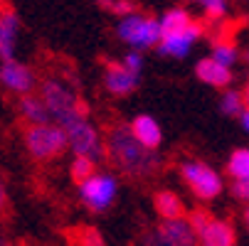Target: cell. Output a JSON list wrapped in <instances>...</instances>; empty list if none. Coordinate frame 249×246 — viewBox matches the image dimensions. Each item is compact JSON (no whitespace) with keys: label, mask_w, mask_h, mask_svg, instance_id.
Returning <instances> with one entry per match:
<instances>
[{"label":"cell","mask_w":249,"mask_h":246,"mask_svg":"<svg viewBox=\"0 0 249 246\" xmlns=\"http://www.w3.org/2000/svg\"><path fill=\"white\" fill-rule=\"evenodd\" d=\"M244 62H249V47L244 49Z\"/></svg>","instance_id":"cell-33"},{"label":"cell","mask_w":249,"mask_h":246,"mask_svg":"<svg viewBox=\"0 0 249 246\" xmlns=\"http://www.w3.org/2000/svg\"><path fill=\"white\" fill-rule=\"evenodd\" d=\"M200 239L188 219H160L146 231L143 246H197Z\"/></svg>","instance_id":"cell-8"},{"label":"cell","mask_w":249,"mask_h":246,"mask_svg":"<svg viewBox=\"0 0 249 246\" xmlns=\"http://www.w3.org/2000/svg\"><path fill=\"white\" fill-rule=\"evenodd\" d=\"M106 155L116 165L119 172L128 178H148L160 167V158L156 150H148L133 135L131 126H111L106 133Z\"/></svg>","instance_id":"cell-1"},{"label":"cell","mask_w":249,"mask_h":246,"mask_svg":"<svg viewBox=\"0 0 249 246\" xmlns=\"http://www.w3.org/2000/svg\"><path fill=\"white\" fill-rule=\"evenodd\" d=\"M40 96L47 103L52 123H57L62 128L77 118H82V116H87V109H84V101L77 91V84L67 82V79H59V77L45 79L40 84Z\"/></svg>","instance_id":"cell-2"},{"label":"cell","mask_w":249,"mask_h":246,"mask_svg":"<svg viewBox=\"0 0 249 246\" xmlns=\"http://www.w3.org/2000/svg\"><path fill=\"white\" fill-rule=\"evenodd\" d=\"M242 126H244V131L249 133V109H247V111L242 114Z\"/></svg>","instance_id":"cell-29"},{"label":"cell","mask_w":249,"mask_h":246,"mask_svg":"<svg viewBox=\"0 0 249 246\" xmlns=\"http://www.w3.org/2000/svg\"><path fill=\"white\" fill-rule=\"evenodd\" d=\"M116 34L119 40L128 47V49H151L158 47L163 40V27H160V17H153L148 13H133L128 17H121L116 25Z\"/></svg>","instance_id":"cell-3"},{"label":"cell","mask_w":249,"mask_h":246,"mask_svg":"<svg viewBox=\"0 0 249 246\" xmlns=\"http://www.w3.org/2000/svg\"><path fill=\"white\" fill-rule=\"evenodd\" d=\"M119 195V180L111 172H94L89 180L79 185V202L94 214L106 212Z\"/></svg>","instance_id":"cell-6"},{"label":"cell","mask_w":249,"mask_h":246,"mask_svg":"<svg viewBox=\"0 0 249 246\" xmlns=\"http://www.w3.org/2000/svg\"><path fill=\"white\" fill-rule=\"evenodd\" d=\"M247 3H249V0H247Z\"/></svg>","instance_id":"cell-35"},{"label":"cell","mask_w":249,"mask_h":246,"mask_svg":"<svg viewBox=\"0 0 249 246\" xmlns=\"http://www.w3.org/2000/svg\"><path fill=\"white\" fill-rule=\"evenodd\" d=\"M64 133L69 138V150L79 158H89L94 163L104 160L106 155V138L99 133V128L89 121V116H82L64 126Z\"/></svg>","instance_id":"cell-5"},{"label":"cell","mask_w":249,"mask_h":246,"mask_svg":"<svg viewBox=\"0 0 249 246\" xmlns=\"http://www.w3.org/2000/svg\"><path fill=\"white\" fill-rule=\"evenodd\" d=\"M185 3H193V5L202 8L207 20H212V22H217L227 15V0H185Z\"/></svg>","instance_id":"cell-24"},{"label":"cell","mask_w":249,"mask_h":246,"mask_svg":"<svg viewBox=\"0 0 249 246\" xmlns=\"http://www.w3.org/2000/svg\"><path fill=\"white\" fill-rule=\"evenodd\" d=\"M5 202H8V187H5V180L0 178V209L5 207Z\"/></svg>","instance_id":"cell-28"},{"label":"cell","mask_w":249,"mask_h":246,"mask_svg":"<svg viewBox=\"0 0 249 246\" xmlns=\"http://www.w3.org/2000/svg\"><path fill=\"white\" fill-rule=\"evenodd\" d=\"M244 224H247V231H249V207L244 209Z\"/></svg>","instance_id":"cell-31"},{"label":"cell","mask_w":249,"mask_h":246,"mask_svg":"<svg viewBox=\"0 0 249 246\" xmlns=\"http://www.w3.org/2000/svg\"><path fill=\"white\" fill-rule=\"evenodd\" d=\"M35 72L20 59H3L0 62V86L13 91V94H20V96H27L35 91Z\"/></svg>","instance_id":"cell-9"},{"label":"cell","mask_w":249,"mask_h":246,"mask_svg":"<svg viewBox=\"0 0 249 246\" xmlns=\"http://www.w3.org/2000/svg\"><path fill=\"white\" fill-rule=\"evenodd\" d=\"M0 3H5V0H0Z\"/></svg>","instance_id":"cell-34"},{"label":"cell","mask_w":249,"mask_h":246,"mask_svg":"<svg viewBox=\"0 0 249 246\" xmlns=\"http://www.w3.org/2000/svg\"><path fill=\"white\" fill-rule=\"evenodd\" d=\"M195 77L207 84V86H215V89H227L230 82H232V69L220 64L217 59L212 57H202L197 64H195Z\"/></svg>","instance_id":"cell-12"},{"label":"cell","mask_w":249,"mask_h":246,"mask_svg":"<svg viewBox=\"0 0 249 246\" xmlns=\"http://www.w3.org/2000/svg\"><path fill=\"white\" fill-rule=\"evenodd\" d=\"M94 172H96V163L89 160V158H79V155H74L72 165H69V175H72V180H74L77 185H82L84 180H89Z\"/></svg>","instance_id":"cell-23"},{"label":"cell","mask_w":249,"mask_h":246,"mask_svg":"<svg viewBox=\"0 0 249 246\" xmlns=\"http://www.w3.org/2000/svg\"><path fill=\"white\" fill-rule=\"evenodd\" d=\"M25 148H27V153H30L35 160L47 163V160L59 158V155L69 148V138H67L64 128L57 126V123L30 126V128L25 131Z\"/></svg>","instance_id":"cell-4"},{"label":"cell","mask_w":249,"mask_h":246,"mask_svg":"<svg viewBox=\"0 0 249 246\" xmlns=\"http://www.w3.org/2000/svg\"><path fill=\"white\" fill-rule=\"evenodd\" d=\"M232 195L242 202H249V180H234L232 182Z\"/></svg>","instance_id":"cell-27"},{"label":"cell","mask_w":249,"mask_h":246,"mask_svg":"<svg viewBox=\"0 0 249 246\" xmlns=\"http://www.w3.org/2000/svg\"><path fill=\"white\" fill-rule=\"evenodd\" d=\"M20 116H22L30 126H45V123H52V116H50V111H47V103L42 101L40 94L20 96Z\"/></svg>","instance_id":"cell-16"},{"label":"cell","mask_w":249,"mask_h":246,"mask_svg":"<svg viewBox=\"0 0 249 246\" xmlns=\"http://www.w3.org/2000/svg\"><path fill=\"white\" fill-rule=\"evenodd\" d=\"M20 34V17L13 10H0V59H13Z\"/></svg>","instance_id":"cell-13"},{"label":"cell","mask_w":249,"mask_h":246,"mask_svg":"<svg viewBox=\"0 0 249 246\" xmlns=\"http://www.w3.org/2000/svg\"><path fill=\"white\" fill-rule=\"evenodd\" d=\"M193 22H195V20H193V15H190L185 8H170V10H165V13L160 15L163 34L178 32V30H185V27H190Z\"/></svg>","instance_id":"cell-18"},{"label":"cell","mask_w":249,"mask_h":246,"mask_svg":"<svg viewBox=\"0 0 249 246\" xmlns=\"http://www.w3.org/2000/svg\"><path fill=\"white\" fill-rule=\"evenodd\" d=\"M220 111L230 118H242V114L247 111V103H244V96L242 91H234V89H227L222 96H220Z\"/></svg>","instance_id":"cell-20"},{"label":"cell","mask_w":249,"mask_h":246,"mask_svg":"<svg viewBox=\"0 0 249 246\" xmlns=\"http://www.w3.org/2000/svg\"><path fill=\"white\" fill-rule=\"evenodd\" d=\"M205 34V30H202V25L200 22H193L190 27H185V30H178V32H168V34H163V40H160V45L156 47L160 54H165V57H173V59H183V57H188L190 54V49L197 45V40Z\"/></svg>","instance_id":"cell-10"},{"label":"cell","mask_w":249,"mask_h":246,"mask_svg":"<svg viewBox=\"0 0 249 246\" xmlns=\"http://www.w3.org/2000/svg\"><path fill=\"white\" fill-rule=\"evenodd\" d=\"M210 57H212V59H217L220 64H225V66H230V69H232V64L239 59V49H237L230 40H217L215 45H212Z\"/></svg>","instance_id":"cell-22"},{"label":"cell","mask_w":249,"mask_h":246,"mask_svg":"<svg viewBox=\"0 0 249 246\" xmlns=\"http://www.w3.org/2000/svg\"><path fill=\"white\" fill-rule=\"evenodd\" d=\"M200 246H234V227L225 219H215L212 217L207 222V227L197 234Z\"/></svg>","instance_id":"cell-15"},{"label":"cell","mask_w":249,"mask_h":246,"mask_svg":"<svg viewBox=\"0 0 249 246\" xmlns=\"http://www.w3.org/2000/svg\"><path fill=\"white\" fill-rule=\"evenodd\" d=\"M0 246H13L10 241H5V236H3V231H0Z\"/></svg>","instance_id":"cell-32"},{"label":"cell","mask_w":249,"mask_h":246,"mask_svg":"<svg viewBox=\"0 0 249 246\" xmlns=\"http://www.w3.org/2000/svg\"><path fill=\"white\" fill-rule=\"evenodd\" d=\"M242 96H244V103H247V109H249V79H247V84H244V91H242Z\"/></svg>","instance_id":"cell-30"},{"label":"cell","mask_w":249,"mask_h":246,"mask_svg":"<svg viewBox=\"0 0 249 246\" xmlns=\"http://www.w3.org/2000/svg\"><path fill=\"white\" fill-rule=\"evenodd\" d=\"M153 207H156V214L160 219H185V204L183 199L178 197L170 190H160L153 197Z\"/></svg>","instance_id":"cell-17"},{"label":"cell","mask_w":249,"mask_h":246,"mask_svg":"<svg viewBox=\"0 0 249 246\" xmlns=\"http://www.w3.org/2000/svg\"><path fill=\"white\" fill-rule=\"evenodd\" d=\"M180 178L185 180V185L193 190V195L197 199H215L222 195V178L215 167H210L207 163L200 160H188L180 165Z\"/></svg>","instance_id":"cell-7"},{"label":"cell","mask_w":249,"mask_h":246,"mask_svg":"<svg viewBox=\"0 0 249 246\" xmlns=\"http://www.w3.org/2000/svg\"><path fill=\"white\" fill-rule=\"evenodd\" d=\"M69 241H72V246H106L101 231L94 229V227H79V229H74L72 234H69Z\"/></svg>","instance_id":"cell-21"},{"label":"cell","mask_w":249,"mask_h":246,"mask_svg":"<svg viewBox=\"0 0 249 246\" xmlns=\"http://www.w3.org/2000/svg\"><path fill=\"white\" fill-rule=\"evenodd\" d=\"M131 131H133V135H136L148 150H158L160 143H163V128H160V123H158L153 116H148V114L136 116V118L131 121Z\"/></svg>","instance_id":"cell-14"},{"label":"cell","mask_w":249,"mask_h":246,"mask_svg":"<svg viewBox=\"0 0 249 246\" xmlns=\"http://www.w3.org/2000/svg\"><path fill=\"white\" fill-rule=\"evenodd\" d=\"M138 82H141V77L128 72L121 62H109L104 69V86L114 96H128L131 91H136Z\"/></svg>","instance_id":"cell-11"},{"label":"cell","mask_w":249,"mask_h":246,"mask_svg":"<svg viewBox=\"0 0 249 246\" xmlns=\"http://www.w3.org/2000/svg\"><path fill=\"white\" fill-rule=\"evenodd\" d=\"M121 64L128 69V72H133L136 77H141L143 74V52H138V49H128L126 54H124V59H121Z\"/></svg>","instance_id":"cell-26"},{"label":"cell","mask_w":249,"mask_h":246,"mask_svg":"<svg viewBox=\"0 0 249 246\" xmlns=\"http://www.w3.org/2000/svg\"><path fill=\"white\" fill-rule=\"evenodd\" d=\"M99 5L106 8L111 15H116L119 20H121V17H128V15H133V13H138L133 0H99Z\"/></svg>","instance_id":"cell-25"},{"label":"cell","mask_w":249,"mask_h":246,"mask_svg":"<svg viewBox=\"0 0 249 246\" xmlns=\"http://www.w3.org/2000/svg\"><path fill=\"white\" fill-rule=\"evenodd\" d=\"M227 175L232 180H249V148H237L227 158Z\"/></svg>","instance_id":"cell-19"}]
</instances>
